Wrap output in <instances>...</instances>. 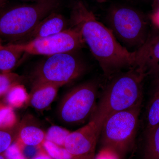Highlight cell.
I'll use <instances>...</instances> for the list:
<instances>
[{
  "mask_svg": "<svg viewBox=\"0 0 159 159\" xmlns=\"http://www.w3.org/2000/svg\"><path fill=\"white\" fill-rule=\"evenodd\" d=\"M70 24L79 29L83 38L107 77L136 63L137 51L130 52L120 44L111 31L99 21L81 0H75Z\"/></svg>",
  "mask_w": 159,
  "mask_h": 159,
  "instance_id": "obj_1",
  "label": "cell"
},
{
  "mask_svg": "<svg viewBox=\"0 0 159 159\" xmlns=\"http://www.w3.org/2000/svg\"><path fill=\"white\" fill-rule=\"evenodd\" d=\"M146 76L143 69L138 65L116 75L105 89L95 113L105 119L114 113L142 105Z\"/></svg>",
  "mask_w": 159,
  "mask_h": 159,
  "instance_id": "obj_2",
  "label": "cell"
},
{
  "mask_svg": "<svg viewBox=\"0 0 159 159\" xmlns=\"http://www.w3.org/2000/svg\"><path fill=\"white\" fill-rule=\"evenodd\" d=\"M60 0H37L11 7L0 13V40L20 42L40 22L58 7Z\"/></svg>",
  "mask_w": 159,
  "mask_h": 159,
  "instance_id": "obj_3",
  "label": "cell"
},
{
  "mask_svg": "<svg viewBox=\"0 0 159 159\" xmlns=\"http://www.w3.org/2000/svg\"><path fill=\"white\" fill-rule=\"evenodd\" d=\"M142 105L111 114L102 124L100 136L103 148L123 157L132 148Z\"/></svg>",
  "mask_w": 159,
  "mask_h": 159,
  "instance_id": "obj_4",
  "label": "cell"
},
{
  "mask_svg": "<svg viewBox=\"0 0 159 159\" xmlns=\"http://www.w3.org/2000/svg\"><path fill=\"white\" fill-rule=\"evenodd\" d=\"M98 84L95 81L82 84L68 92L57 106V117L64 125L74 126L91 118L97 109Z\"/></svg>",
  "mask_w": 159,
  "mask_h": 159,
  "instance_id": "obj_5",
  "label": "cell"
},
{
  "mask_svg": "<svg viewBox=\"0 0 159 159\" xmlns=\"http://www.w3.org/2000/svg\"><path fill=\"white\" fill-rule=\"evenodd\" d=\"M74 53L54 54L39 63L31 74L32 86L50 84L61 87L80 77L85 66Z\"/></svg>",
  "mask_w": 159,
  "mask_h": 159,
  "instance_id": "obj_6",
  "label": "cell"
},
{
  "mask_svg": "<svg viewBox=\"0 0 159 159\" xmlns=\"http://www.w3.org/2000/svg\"><path fill=\"white\" fill-rule=\"evenodd\" d=\"M109 29L114 36L129 48L140 49L149 36L148 24L142 15L127 7H116L107 16Z\"/></svg>",
  "mask_w": 159,
  "mask_h": 159,
  "instance_id": "obj_7",
  "label": "cell"
},
{
  "mask_svg": "<svg viewBox=\"0 0 159 159\" xmlns=\"http://www.w3.org/2000/svg\"><path fill=\"white\" fill-rule=\"evenodd\" d=\"M25 54L51 56L62 53L74 52L85 46V42L78 28L71 26L53 36L25 42L11 43Z\"/></svg>",
  "mask_w": 159,
  "mask_h": 159,
  "instance_id": "obj_8",
  "label": "cell"
},
{
  "mask_svg": "<svg viewBox=\"0 0 159 159\" xmlns=\"http://www.w3.org/2000/svg\"><path fill=\"white\" fill-rule=\"evenodd\" d=\"M105 119L94 113L87 124L66 139L64 147L78 159H94L96 146Z\"/></svg>",
  "mask_w": 159,
  "mask_h": 159,
  "instance_id": "obj_9",
  "label": "cell"
},
{
  "mask_svg": "<svg viewBox=\"0 0 159 159\" xmlns=\"http://www.w3.org/2000/svg\"><path fill=\"white\" fill-rule=\"evenodd\" d=\"M136 65L143 69L147 75L159 74V33L149 35L146 42L137 50Z\"/></svg>",
  "mask_w": 159,
  "mask_h": 159,
  "instance_id": "obj_10",
  "label": "cell"
},
{
  "mask_svg": "<svg viewBox=\"0 0 159 159\" xmlns=\"http://www.w3.org/2000/svg\"><path fill=\"white\" fill-rule=\"evenodd\" d=\"M67 26L68 22L65 18L62 15L53 11L43 19L34 30L20 42L53 36L68 29Z\"/></svg>",
  "mask_w": 159,
  "mask_h": 159,
  "instance_id": "obj_11",
  "label": "cell"
},
{
  "mask_svg": "<svg viewBox=\"0 0 159 159\" xmlns=\"http://www.w3.org/2000/svg\"><path fill=\"white\" fill-rule=\"evenodd\" d=\"M59 88L58 86L50 84L33 85L28 102L38 110H45L57 97Z\"/></svg>",
  "mask_w": 159,
  "mask_h": 159,
  "instance_id": "obj_12",
  "label": "cell"
},
{
  "mask_svg": "<svg viewBox=\"0 0 159 159\" xmlns=\"http://www.w3.org/2000/svg\"><path fill=\"white\" fill-rule=\"evenodd\" d=\"M46 133L33 125L22 124L17 130L18 142L26 146L39 147L45 140Z\"/></svg>",
  "mask_w": 159,
  "mask_h": 159,
  "instance_id": "obj_13",
  "label": "cell"
},
{
  "mask_svg": "<svg viewBox=\"0 0 159 159\" xmlns=\"http://www.w3.org/2000/svg\"><path fill=\"white\" fill-rule=\"evenodd\" d=\"M1 42L0 40V74L10 73L25 53L16 48L12 43L3 45Z\"/></svg>",
  "mask_w": 159,
  "mask_h": 159,
  "instance_id": "obj_14",
  "label": "cell"
},
{
  "mask_svg": "<svg viewBox=\"0 0 159 159\" xmlns=\"http://www.w3.org/2000/svg\"><path fill=\"white\" fill-rule=\"evenodd\" d=\"M29 94L22 84H16L5 95L6 102L12 108L23 106L29 101Z\"/></svg>",
  "mask_w": 159,
  "mask_h": 159,
  "instance_id": "obj_15",
  "label": "cell"
},
{
  "mask_svg": "<svg viewBox=\"0 0 159 159\" xmlns=\"http://www.w3.org/2000/svg\"><path fill=\"white\" fill-rule=\"evenodd\" d=\"M146 132L159 125V87L151 99L146 111Z\"/></svg>",
  "mask_w": 159,
  "mask_h": 159,
  "instance_id": "obj_16",
  "label": "cell"
},
{
  "mask_svg": "<svg viewBox=\"0 0 159 159\" xmlns=\"http://www.w3.org/2000/svg\"><path fill=\"white\" fill-rule=\"evenodd\" d=\"M146 133L145 159H159V125Z\"/></svg>",
  "mask_w": 159,
  "mask_h": 159,
  "instance_id": "obj_17",
  "label": "cell"
},
{
  "mask_svg": "<svg viewBox=\"0 0 159 159\" xmlns=\"http://www.w3.org/2000/svg\"><path fill=\"white\" fill-rule=\"evenodd\" d=\"M17 119L13 108L0 104V129H10L16 127Z\"/></svg>",
  "mask_w": 159,
  "mask_h": 159,
  "instance_id": "obj_18",
  "label": "cell"
},
{
  "mask_svg": "<svg viewBox=\"0 0 159 159\" xmlns=\"http://www.w3.org/2000/svg\"><path fill=\"white\" fill-rule=\"evenodd\" d=\"M71 132L58 125H52L46 133L45 140L64 147L66 139Z\"/></svg>",
  "mask_w": 159,
  "mask_h": 159,
  "instance_id": "obj_19",
  "label": "cell"
},
{
  "mask_svg": "<svg viewBox=\"0 0 159 159\" xmlns=\"http://www.w3.org/2000/svg\"><path fill=\"white\" fill-rule=\"evenodd\" d=\"M42 146L45 151L53 159H78L66 149L52 142L45 141Z\"/></svg>",
  "mask_w": 159,
  "mask_h": 159,
  "instance_id": "obj_20",
  "label": "cell"
},
{
  "mask_svg": "<svg viewBox=\"0 0 159 159\" xmlns=\"http://www.w3.org/2000/svg\"><path fill=\"white\" fill-rule=\"evenodd\" d=\"M23 79L22 76L12 72L0 74V97L5 96L13 86L22 84Z\"/></svg>",
  "mask_w": 159,
  "mask_h": 159,
  "instance_id": "obj_21",
  "label": "cell"
},
{
  "mask_svg": "<svg viewBox=\"0 0 159 159\" xmlns=\"http://www.w3.org/2000/svg\"><path fill=\"white\" fill-rule=\"evenodd\" d=\"M14 128L0 129V154L4 153L14 142L16 134Z\"/></svg>",
  "mask_w": 159,
  "mask_h": 159,
  "instance_id": "obj_22",
  "label": "cell"
},
{
  "mask_svg": "<svg viewBox=\"0 0 159 159\" xmlns=\"http://www.w3.org/2000/svg\"><path fill=\"white\" fill-rule=\"evenodd\" d=\"M7 159H26L18 142H13L4 152Z\"/></svg>",
  "mask_w": 159,
  "mask_h": 159,
  "instance_id": "obj_23",
  "label": "cell"
},
{
  "mask_svg": "<svg viewBox=\"0 0 159 159\" xmlns=\"http://www.w3.org/2000/svg\"><path fill=\"white\" fill-rule=\"evenodd\" d=\"M31 159H53L45 151L38 153L35 156Z\"/></svg>",
  "mask_w": 159,
  "mask_h": 159,
  "instance_id": "obj_24",
  "label": "cell"
},
{
  "mask_svg": "<svg viewBox=\"0 0 159 159\" xmlns=\"http://www.w3.org/2000/svg\"><path fill=\"white\" fill-rule=\"evenodd\" d=\"M153 8L154 11L159 10V0H154Z\"/></svg>",
  "mask_w": 159,
  "mask_h": 159,
  "instance_id": "obj_25",
  "label": "cell"
},
{
  "mask_svg": "<svg viewBox=\"0 0 159 159\" xmlns=\"http://www.w3.org/2000/svg\"><path fill=\"white\" fill-rule=\"evenodd\" d=\"M0 159H7V158L4 153L0 154Z\"/></svg>",
  "mask_w": 159,
  "mask_h": 159,
  "instance_id": "obj_26",
  "label": "cell"
},
{
  "mask_svg": "<svg viewBox=\"0 0 159 159\" xmlns=\"http://www.w3.org/2000/svg\"><path fill=\"white\" fill-rule=\"evenodd\" d=\"M6 1H7V0H0V4H2L3 2H5Z\"/></svg>",
  "mask_w": 159,
  "mask_h": 159,
  "instance_id": "obj_27",
  "label": "cell"
},
{
  "mask_svg": "<svg viewBox=\"0 0 159 159\" xmlns=\"http://www.w3.org/2000/svg\"><path fill=\"white\" fill-rule=\"evenodd\" d=\"M157 86H158L159 87V78L158 80H157Z\"/></svg>",
  "mask_w": 159,
  "mask_h": 159,
  "instance_id": "obj_28",
  "label": "cell"
}]
</instances>
